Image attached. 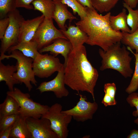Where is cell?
<instances>
[{"label": "cell", "mask_w": 138, "mask_h": 138, "mask_svg": "<svg viewBox=\"0 0 138 138\" xmlns=\"http://www.w3.org/2000/svg\"><path fill=\"white\" fill-rule=\"evenodd\" d=\"M98 76V71L87 58L85 46L83 45L73 49L65 66V84L78 92L90 93L95 101L94 89Z\"/></svg>", "instance_id": "cell-1"}, {"label": "cell", "mask_w": 138, "mask_h": 138, "mask_svg": "<svg viewBox=\"0 0 138 138\" xmlns=\"http://www.w3.org/2000/svg\"><path fill=\"white\" fill-rule=\"evenodd\" d=\"M111 15L110 12L101 15L95 9L87 7L86 15L84 19L75 23L76 25L88 36L86 43L98 46L106 51L112 45L121 41L122 32L114 30L111 27L109 22Z\"/></svg>", "instance_id": "cell-2"}, {"label": "cell", "mask_w": 138, "mask_h": 138, "mask_svg": "<svg viewBox=\"0 0 138 138\" xmlns=\"http://www.w3.org/2000/svg\"><path fill=\"white\" fill-rule=\"evenodd\" d=\"M99 53L102 59L100 71L112 69L119 72L125 78L132 76L133 73L130 65L132 58L125 47L121 46V41L112 45L106 51L99 49Z\"/></svg>", "instance_id": "cell-3"}, {"label": "cell", "mask_w": 138, "mask_h": 138, "mask_svg": "<svg viewBox=\"0 0 138 138\" xmlns=\"http://www.w3.org/2000/svg\"><path fill=\"white\" fill-rule=\"evenodd\" d=\"M10 53L9 55L4 54L1 55L0 61L10 58L16 59L17 70L13 76L20 84L24 83L28 91H30L33 88L31 83L35 86L37 85V83L32 68L33 60L25 56L18 50H13Z\"/></svg>", "instance_id": "cell-4"}, {"label": "cell", "mask_w": 138, "mask_h": 138, "mask_svg": "<svg viewBox=\"0 0 138 138\" xmlns=\"http://www.w3.org/2000/svg\"><path fill=\"white\" fill-rule=\"evenodd\" d=\"M6 93L17 101L20 107L19 114L26 119L29 117L40 118L49 108L47 105L33 101L29 94L24 93L17 88L14 87L13 90L8 91Z\"/></svg>", "instance_id": "cell-5"}, {"label": "cell", "mask_w": 138, "mask_h": 138, "mask_svg": "<svg viewBox=\"0 0 138 138\" xmlns=\"http://www.w3.org/2000/svg\"><path fill=\"white\" fill-rule=\"evenodd\" d=\"M62 109V106L60 104L55 103L50 107L48 111L41 117L50 120L51 128L58 138H66L69 131L68 126L72 118L71 115L63 113Z\"/></svg>", "instance_id": "cell-6"}, {"label": "cell", "mask_w": 138, "mask_h": 138, "mask_svg": "<svg viewBox=\"0 0 138 138\" xmlns=\"http://www.w3.org/2000/svg\"><path fill=\"white\" fill-rule=\"evenodd\" d=\"M7 16L9 18V22L1 40V55L5 54L9 48L18 43L21 27L25 20L17 9L9 13Z\"/></svg>", "instance_id": "cell-7"}, {"label": "cell", "mask_w": 138, "mask_h": 138, "mask_svg": "<svg viewBox=\"0 0 138 138\" xmlns=\"http://www.w3.org/2000/svg\"><path fill=\"white\" fill-rule=\"evenodd\" d=\"M53 19L45 17L31 40L37 43L38 51L57 39L68 40L61 30H58L54 26Z\"/></svg>", "instance_id": "cell-8"}, {"label": "cell", "mask_w": 138, "mask_h": 138, "mask_svg": "<svg viewBox=\"0 0 138 138\" xmlns=\"http://www.w3.org/2000/svg\"><path fill=\"white\" fill-rule=\"evenodd\" d=\"M64 66L59 59L51 55L40 53L33 60V69L35 76L41 78L48 77Z\"/></svg>", "instance_id": "cell-9"}, {"label": "cell", "mask_w": 138, "mask_h": 138, "mask_svg": "<svg viewBox=\"0 0 138 138\" xmlns=\"http://www.w3.org/2000/svg\"><path fill=\"white\" fill-rule=\"evenodd\" d=\"M80 98L76 105L72 108L62 110L64 113L71 116L77 122H84L91 119L97 110L98 105L95 101L91 102L87 101L85 96L79 94Z\"/></svg>", "instance_id": "cell-10"}, {"label": "cell", "mask_w": 138, "mask_h": 138, "mask_svg": "<svg viewBox=\"0 0 138 138\" xmlns=\"http://www.w3.org/2000/svg\"><path fill=\"white\" fill-rule=\"evenodd\" d=\"M26 121L31 135V138H58L51 128L48 119L41 117L38 118L29 117Z\"/></svg>", "instance_id": "cell-11"}, {"label": "cell", "mask_w": 138, "mask_h": 138, "mask_svg": "<svg viewBox=\"0 0 138 138\" xmlns=\"http://www.w3.org/2000/svg\"><path fill=\"white\" fill-rule=\"evenodd\" d=\"M64 66L61 70L58 72L55 77L52 80L41 83L37 88L41 93L45 92L52 91L58 98L66 97L69 93L65 87Z\"/></svg>", "instance_id": "cell-12"}, {"label": "cell", "mask_w": 138, "mask_h": 138, "mask_svg": "<svg viewBox=\"0 0 138 138\" xmlns=\"http://www.w3.org/2000/svg\"><path fill=\"white\" fill-rule=\"evenodd\" d=\"M73 49L72 46L68 40L59 38L54 40L51 44L43 48L39 51V52H49L50 54L56 57L60 54L64 59V66L67 62L69 54Z\"/></svg>", "instance_id": "cell-13"}, {"label": "cell", "mask_w": 138, "mask_h": 138, "mask_svg": "<svg viewBox=\"0 0 138 138\" xmlns=\"http://www.w3.org/2000/svg\"><path fill=\"white\" fill-rule=\"evenodd\" d=\"M44 18L42 14L32 19L24 20L21 27L18 43L31 40Z\"/></svg>", "instance_id": "cell-14"}, {"label": "cell", "mask_w": 138, "mask_h": 138, "mask_svg": "<svg viewBox=\"0 0 138 138\" xmlns=\"http://www.w3.org/2000/svg\"><path fill=\"white\" fill-rule=\"evenodd\" d=\"M53 1L55 7L52 18L57 23L60 29L66 30L67 27L65 25L66 21L69 20L71 22L73 20L77 19V18L68 11L67 5L63 4L61 0Z\"/></svg>", "instance_id": "cell-15"}, {"label": "cell", "mask_w": 138, "mask_h": 138, "mask_svg": "<svg viewBox=\"0 0 138 138\" xmlns=\"http://www.w3.org/2000/svg\"><path fill=\"white\" fill-rule=\"evenodd\" d=\"M67 28L66 30H61L71 43L73 49L86 43L88 39V36L77 26L70 24Z\"/></svg>", "instance_id": "cell-16"}, {"label": "cell", "mask_w": 138, "mask_h": 138, "mask_svg": "<svg viewBox=\"0 0 138 138\" xmlns=\"http://www.w3.org/2000/svg\"><path fill=\"white\" fill-rule=\"evenodd\" d=\"M17 70L16 65H5L0 61V82L4 81L9 91L13 90L15 85L20 84L13 76Z\"/></svg>", "instance_id": "cell-17"}, {"label": "cell", "mask_w": 138, "mask_h": 138, "mask_svg": "<svg viewBox=\"0 0 138 138\" xmlns=\"http://www.w3.org/2000/svg\"><path fill=\"white\" fill-rule=\"evenodd\" d=\"M15 50L20 51L24 55L33 60L40 53L37 43L32 40L18 43L9 48L7 51L10 53L11 51Z\"/></svg>", "instance_id": "cell-18"}, {"label": "cell", "mask_w": 138, "mask_h": 138, "mask_svg": "<svg viewBox=\"0 0 138 138\" xmlns=\"http://www.w3.org/2000/svg\"><path fill=\"white\" fill-rule=\"evenodd\" d=\"M26 119L19 115L12 126L9 137L31 138V135L26 121Z\"/></svg>", "instance_id": "cell-19"}, {"label": "cell", "mask_w": 138, "mask_h": 138, "mask_svg": "<svg viewBox=\"0 0 138 138\" xmlns=\"http://www.w3.org/2000/svg\"><path fill=\"white\" fill-rule=\"evenodd\" d=\"M126 10L123 8L122 11L116 16L110 15L109 22L112 29L116 31H120L131 33V30L127 22Z\"/></svg>", "instance_id": "cell-20"}, {"label": "cell", "mask_w": 138, "mask_h": 138, "mask_svg": "<svg viewBox=\"0 0 138 138\" xmlns=\"http://www.w3.org/2000/svg\"><path fill=\"white\" fill-rule=\"evenodd\" d=\"M19 105L13 98L7 95L4 101L0 105V118L14 114H19Z\"/></svg>", "instance_id": "cell-21"}, {"label": "cell", "mask_w": 138, "mask_h": 138, "mask_svg": "<svg viewBox=\"0 0 138 138\" xmlns=\"http://www.w3.org/2000/svg\"><path fill=\"white\" fill-rule=\"evenodd\" d=\"M32 4L35 10L41 12L45 17L52 18L55 5L52 0H35Z\"/></svg>", "instance_id": "cell-22"}, {"label": "cell", "mask_w": 138, "mask_h": 138, "mask_svg": "<svg viewBox=\"0 0 138 138\" xmlns=\"http://www.w3.org/2000/svg\"><path fill=\"white\" fill-rule=\"evenodd\" d=\"M116 87L115 83H107L104 86V91L105 94L101 103L105 107L113 106L117 104L115 99Z\"/></svg>", "instance_id": "cell-23"}, {"label": "cell", "mask_w": 138, "mask_h": 138, "mask_svg": "<svg viewBox=\"0 0 138 138\" xmlns=\"http://www.w3.org/2000/svg\"><path fill=\"white\" fill-rule=\"evenodd\" d=\"M122 32L121 42L127 45L129 49L135 50V53H138V28L132 33Z\"/></svg>", "instance_id": "cell-24"}, {"label": "cell", "mask_w": 138, "mask_h": 138, "mask_svg": "<svg viewBox=\"0 0 138 138\" xmlns=\"http://www.w3.org/2000/svg\"><path fill=\"white\" fill-rule=\"evenodd\" d=\"M119 0H91L93 7L100 13L109 12Z\"/></svg>", "instance_id": "cell-25"}, {"label": "cell", "mask_w": 138, "mask_h": 138, "mask_svg": "<svg viewBox=\"0 0 138 138\" xmlns=\"http://www.w3.org/2000/svg\"><path fill=\"white\" fill-rule=\"evenodd\" d=\"M123 7L128 10L127 16L128 25L131 28V33L134 32L138 28V9L133 10L132 8L124 3Z\"/></svg>", "instance_id": "cell-26"}, {"label": "cell", "mask_w": 138, "mask_h": 138, "mask_svg": "<svg viewBox=\"0 0 138 138\" xmlns=\"http://www.w3.org/2000/svg\"><path fill=\"white\" fill-rule=\"evenodd\" d=\"M61 1L63 4L71 8L74 15L77 13L80 20H83L86 16L87 7L84 6L77 0H61Z\"/></svg>", "instance_id": "cell-27"}, {"label": "cell", "mask_w": 138, "mask_h": 138, "mask_svg": "<svg viewBox=\"0 0 138 138\" xmlns=\"http://www.w3.org/2000/svg\"><path fill=\"white\" fill-rule=\"evenodd\" d=\"M133 53L135 59V67L130 83L125 89L129 94L135 92L138 88V53Z\"/></svg>", "instance_id": "cell-28"}, {"label": "cell", "mask_w": 138, "mask_h": 138, "mask_svg": "<svg viewBox=\"0 0 138 138\" xmlns=\"http://www.w3.org/2000/svg\"><path fill=\"white\" fill-rule=\"evenodd\" d=\"M16 0H0V15L5 17L10 13L16 9Z\"/></svg>", "instance_id": "cell-29"}, {"label": "cell", "mask_w": 138, "mask_h": 138, "mask_svg": "<svg viewBox=\"0 0 138 138\" xmlns=\"http://www.w3.org/2000/svg\"><path fill=\"white\" fill-rule=\"evenodd\" d=\"M19 116V114H14L0 118V134L8 127L12 125Z\"/></svg>", "instance_id": "cell-30"}, {"label": "cell", "mask_w": 138, "mask_h": 138, "mask_svg": "<svg viewBox=\"0 0 138 138\" xmlns=\"http://www.w3.org/2000/svg\"><path fill=\"white\" fill-rule=\"evenodd\" d=\"M126 100L131 107H135L136 109V110L133 112V115L135 117L138 116V93L135 92L129 94ZM134 122L138 125V117L134 120Z\"/></svg>", "instance_id": "cell-31"}, {"label": "cell", "mask_w": 138, "mask_h": 138, "mask_svg": "<svg viewBox=\"0 0 138 138\" xmlns=\"http://www.w3.org/2000/svg\"><path fill=\"white\" fill-rule=\"evenodd\" d=\"M9 19L7 16L2 18L0 20V39L3 37L8 26Z\"/></svg>", "instance_id": "cell-32"}, {"label": "cell", "mask_w": 138, "mask_h": 138, "mask_svg": "<svg viewBox=\"0 0 138 138\" xmlns=\"http://www.w3.org/2000/svg\"><path fill=\"white\" fill-rule=\"evenodd\" d=\"M35 0H16L17 8H24L28 9H34L33 6L31 4Z\"/></svg>", "instance_id": "cell-33"}, {"label": "cell", "mask_w": 138, "mask_h": 138, "mask_svg": "<svg viewBox=\"0 0 138 138\" xmlns=\"http://www.w3.org/2000/svg\"><path fill=\"white\" fill-rule=\"evenodd\" d=\"M12 126L8 127L0 133V138H9Z\"/></svg>", "instance_id": "cell-34"}, {"label": "cell", "mask_w": 138, "mask_h": 138, "mask_svg": "<svg viewBox=\"0 0 138 138\" xmlns=\"http://www.w3.org/2000/svg\"><path fill=\"white\" fill-rule=\"evenodd\" d=\"M77 0L84 7H87L91 9H94L92 6L91 0Z\"/></svg>", "instance_id": "cell-35"}, {"label": "cell", "mask_w": 138, "mask_h": 138, "mask_svg": "<svg viewBox=\"0 0 138 138\" xmlns=\"http://www.w3.org/2000/svg\"><path fill=\"white\" fill-rule=\"evenodd\" d=\"M124 3L133 8L136 7L138 3V0H122Z\"/></svg>", "instance_id": "cell-36"}, {"label": "cell", "mask_w": 138, "mask_h": 138, "mask_svg": "<svg viewBox=\"0 0 138 138\" xmlns=\"http://www.w3.org/2000/svg\"><path fill=\"white\" fill-rule=\"evenodd\" d=\"M127 137V138H138V130L135 129L133 130Z\"/></svg>", "instance_id": "cell-37"}, {"label": "cell", "mask_w": 138, "mask_h": 138, "mask_svg": "<svg viewBox=\"0 0 138 138\" xmlns=\"http://www.w3.org/2000/svg\"><path fill=\"white\" fill-rule=\"evenodd\" d=\"M52 0V1H53V0Z\"/></svg>", "instance_id": "cell-38"}]
</instances>
